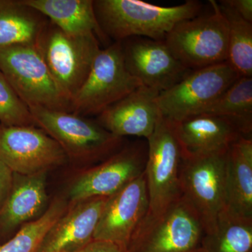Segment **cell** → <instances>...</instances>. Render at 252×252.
<instances>
[{
	"instance_id": "6da1fadb",
	"label": "cell",
	"mask_w": 252,
	"mask_h": 252,
	"mask_svg": "<svg viewBox=\"0 0 252 252\" xmlns=\"http://www.w3.org/2000/svg\"><path fill=\"white\" fill-rule=\"evenodd\" d=\"M96 17L104 35L116 41L131 37L164 41L179 23L200 14L195 0L173 6H160L140 0L94 1Z\"/></svg>"
},
{
	"instance_id": "7a4b0ae2",
	"label": "cell",
	"mask_w": 252,
	"mask_h": 252,
	"mask_svg": "<svg viewBox=\"0 0 252 252\" xmlns=\"http://www.w3.org/2000/svg\"><path fill=\"white\" fill-rule=\"evenodd\" d=\"M29 109L36 126L59 144L68 159L104 160L121 149L123 139L112 135L98 123L72 112L40 107Z\"/></svg>"
},
{
	"instance_id": "3957f363",
	"label": "cell",
	"mask_w": 252,
	"mask_h": 252,
	"mask_svg": "<svg viewBox=\"0 0 252 252\" xmlns=\"http://www.w3.org/2000/svg\"><path fill=\"white\" fill-rule=\"evenodd\" d=\"M0 70L28 107L72 112V103L55 81L37 46L0 47Z\"/></svg>"
},
{
	"instance_id": "277c9868",
	"label": "cell",
	"mask_w": 252,
	"mask_h": 252,
	"mask_svg": "<svg viewBox=\"0 0 252 252\" xmlns=\"http://www.w3.org/2000/svg\"><path fill=\"white\" fill-rule=\"evenodd\" d=\"M210 3L212 13L179 23L164 40L176 59L190 70L226 62L228 59V23L218 2L210 0Z\"/></svg>"
},
{
	"instance_id": "5b68a950",
	"label": "cell",
	"mask_w": 252,
	"mask_h": 252,
	"mask_svg": "<svg viewBox=\"0 0 252 252\" xmlns=\"http://www.w3.org/2000/svg\"><path fill=\"white\" fill-rule=\"evenodd\" d=\"M205 233L198 214L182 196L141 223L127 252H200Z\"/></svg>"
},
{
	"instance_id": "8992f818",
	"label": "cell",
	"mask_w": 252,
	"mask_h": 252,
	"mask_svg": "<svg viewBox=\"0 0 252 252\" xmlns=\"http://www.w3.org/2000/svg\"><path fill=\"white\" fill-rule=\"evenodd\" d=\"M147 140V158L144 171L149 208L143 221L160 215L182 196L180 174L183 152L171 122L161 116L153 133Z\"/></svg>"
},
{
	"instance_id": "52a82bcc",
	"label": "cell",
	"mask_w": 252,
	"mask_h": 252,
	"mask_svg": "<svg viewBox=\"0 0 252 252\" xmlns=\"http://www.w3.org/2000/svg\"><path fill=\"white\" fill-rule=\"evenodd\" d=\"M36 46L56 84L72 103L101 49L98 38L94 34L69 35L51 23Z\"/></svg>"
},
{
	"instance_id": "ba28073f",
	"label": "cell",
	"mask_w": 252,
	"mask_h": 252,
	"mask_svg": "<svg viewBox=\"0 0 252 252\" xmlns=\"http://www.w3.org/2000/svg\"><path fill=\"white\" fill-rule=\"evenodd\" d=\"M127 70L122 41L100 49L90 72L72 99V112L77 115L100 114L142 86Z\"/></svg>"
},
{
	"instance_id": "9c48e42d",
	"label": "cell",
	"mask_w": 252,
	"mask_h": 252,
	"mask_svg": "<svg viewBox=\"0 0 252 252\" xmlns=\"http://www.w3.org/2000/svg\"><path fill=\"white\" fill-rule=\"evenodd\" d=\"M239 77L227 61L190 71L175 85L159 94L160 114L176 123L202 114Z\"/></svg>"
},
{
	"instance_id": "30bf717a",
	"label": "cell",
	"mask_w": 252,
	"mask_h": 252,
	"mask_svg": "<svg viewBox=\"0 0 252 252\" xmlns=\"http://www.w3.org/2000/svg\"><path fill=\"white\" fill-rule=\"evenodd\" d=\"M228 151L185 157L181 167L182 196L195 209L210 233L225 207V165Z\"/></svg>"
},
{
	"instance_id": "8fae6325",
	"label": "cell",
	"mask_w": 252,
	"mask_h": 252,
	"mask_svg": "<svg viewBox=\"0 0 252 252\" xmlns=\"http://www.w3.org/2000/svg\"><path fill=\"white\" fill-rule=\"evenodd\" d=\"M67 159L59 144L40 127L0 125V161L14 173L48 172Z\"/></svg>"
},
{
	"instance_id": "7c38bea8",
	"label": "cell",
	"mask_w": 252,
	"mask_h": 252,
	"mask_svg": "<svg viewBox=\"0 0 252 252\" xmlns=\"http://www.w3.org/2000/svg\"><path fill=\"white\" fill-rule=\"evenodd\" d=\"M147 158V144L137 143L119 149L74 179L69 189V203L114 195L143 173Z\"/></svg>"
},
{
	"instance_id": "4fadbf2b",
	"label": "cell",
	"mask_w": 252,
	"mask_h": 252,
	"mask_svg": "<svg viewBox=\"0 0 252 252\" xmlns=\"http://www.w3.org/2000/svg\"><path fill=\"white\" fill-rule=\"evenodd\" d=\"M148 208L144 171L107 198L94 230V240L112 242L127 250Z\"/></svg>"
},
{
	"instance_id": "5bb4252c",
	"label": "cell",
	"mask_w": 252,
	"mask_h": 252,
	"mask_svg": "<svg viewBox=\"0 0 252 252\" xmlns=\"http://www.w3.org/2000/svg\"><path fill=\"white\" fill-rule=\"evenodd\" d=\"M127 39L125 45L122 43L126 67L145 87L163 92L192 71L176 59L164 41L144 37Z\"/></svg>"
},
{
	"instance_id": "9a60e30c",
	"label": "cell",
	"mask_w": 252,
	"mask_h": 252,
	"mask_svg": "<svg viewBox=\"0 0 252 252\" xmlns=\"http://www.w3.org/2000/svg\"><path fill=\"white\" fill-rule=\"evenodd\" d=\"M160 93L142 86L99 114L98 124L118 137L137 136L148 139L161 117Z\"/></svg>"
},
{
	"instance_id": "2e32d148",
	"label": "cell",
	"mask_w": 252,
	"mask_h": 252,
	"mask_svg": "<svg viewBox=\"0 0 252 252\" xmlns=\"http://www.w3.org/2000/svg\"><path fill=\"white\" fill-rule=\"evenodd\" d=\"M171 124L185 157L225 152L245 137L235 123L214 114H197Z\"/></svg>"
},
{
	"instance_id": "e0dca14e",
	"label": "cell",
	"mask_w": 252,
	"mask_h": 252,
	"mask_svg": "<svg viewBox=\"0 0 252 252\" xmlns=\"http://www.w3.org/2000/svg\"><path fill=\"white\" fill-rule=\"evenodd\" d=\"M107 198L69 203L44 236L37 252H75L92 241Z\"/></svg>"
},
{
	"instance_id": "ac0fdd59",
	"label": "cell",
	"mask_w": 252,
	"mask_h": 252,
	"mask_svg": "<svg viewBox=\"0 0 252 252\" xmlns=\"http://www.w3.org/2000/svg\"><path fill=\"white\" fill-rule=\"evenodd\" d=\"M47 172L32 175L14 173L11 191L0 208V230L9 233L37 220L49 207Z\"/></svg>"
},
{
	"instance_id": "d6986e66",
	"label": "cell",
	"mask_w": 252,
	"mask_h": 252,
	"mask_svg": "<svg viewBox=\"0 0 252 252\" xmlns=\"http://www.w3.org/2000/svg\"><path fill=\"white\" fill-rule=\"evenodd\" d=\"M225 211L252 220V139L242 137L228 149Z\"/></svg>"
},
{
	"instance_id": "ffe728a7",
	"label": "cell",
	"mask_w": 252,
	"mask_h": 252,
	"mask_svg": "<svg viewBox=\"0 0 252 252\" xmlns=\"http://www.w3.org/2000/svg\"><path fill=\"white\" fill-rule=\"evenodd\" d=\"M23 2L47 17L65 34L72 36L94 34L105 39L99 27L92 0H22Z\"/></svg>"
},
{
	"instance_id": "44dd1931",
	"label": "cell",
	"mask_w": 252,
	"mask_h": 252,
	"mask_svg": "<svg viewBox=\"0 0 252 252\" xmlns=\"http://www.w3.org/2000/svg\"><path fill=\"white\" fill-rule=\"evenodd\" d=\"M22 0H0V47L36 45L47 24Z\"/></svg>"
},
{
	"instance_id": "7402d4cb",
	"label": "cell",
	"mask_w": 252,
	"mask_h": 252,
	"mask_svg": "<svg viewBox=\"0 0 252 252\" xmlns=\"http://www.w3.org/2000/svg\"><path fill=\"white\" fill-rule=\"evenodd\" d=\"M202 252H252V220L223 210L215 228L205 234Z\"/></svg>"
},
{
	"instance_id": "603a6c76",
	"label": "cell",
	"mask_w": 252,
	"mask_h": 252,
	"mask_svg": "<svg viewBox=\"0 0 252 252\" xmlns=\"http://www.w3.org/2000/svg\"><path fill=\"white\" fill-rule=\"evenodd\" d=\"M202 114L226 118L241 129L245 137H252V77H239Z\"/></svg>"
},
{
	"instance_id": "cb8c5ba5",
	"label": "cell",
	"mask_w": 252,
	"mask_h": 252,
	"mask_svg": "<svg viewBox=\"0 0 252 252\" xmlns=\"http://www.w3.org/2000/svg\"><path fill=\"white\" fill-rule=\"evenodd\" d=\"M218 4L228 23L227 62L240 77H252V23L240 17L223 1Z\"/></svg>"
},
{
	"instance_id": "d4e9b609",
	"label": "cell",
	"mask_w": 252,
	"mask_h": 252,
	"mask_svg": "<svg viewBox=\"0 0 252 252\" xmlns=\"http://www.w3.org/2000/svg\"><path fill=\"white\" fill-rule=\"evenodd\" d=\"M69 207V202L57 197L37 220L23 225L9 240L0 245V252H37L50 228Z\"/></svg>"
},
{
	"instance_id": "484cf974",
	"label": "cell",
	"mask_w": 252,
	"mask_h": 252,
	"mask_svg": "<svg viewBox=\"0 0 252 252\" xmlns=\"http://www.w3.org/2000/svg\"><path fill=\"white\" fill-rule=\"evenodd\" d=\"M0 125L36 126L29 107L0 70Z\"/></svg>"
},
{
	"instance_id": "4316f807",
	"label": "cell",
	"mask_w": 252,
	"mask_h": 252,
	"mask_svg": "<svg viewBox=\"0 0 252 252\" xmlns=\"http://www.w3.org/2000/svg\"><path fill=\"white\" fill-rule=\"evenodd\" d=\"M14 181V172L0 161V208L11 191Z\"/></svg>"
},
{
	"instance_id": "83f0119b",
	"label": "cell",
	"mask_w": 252,
	"mask_h": 252,
	"mask_svg": "<svg viewBox=\"0 0 252 252\" xmlns=\"http://www.w3.org/2000/svg\"><path fill=\"white\" fill-rule=\"evenodd\" d=\"M75 252H127V250L112 242L93 240Z\"/></svg>"
},
{
	"instance_id": "f1b7e54d",
	"label": "cell",
	"mask_w": 252,
	"mask_h": 252,
	"mask_svg": "<svg viewBox=\"0 0 252 252\" xmlns=\"http://www.w3.org/2000/svg\"><path fill=\"white\" fill-rule=\"evenodd\" d=\"M248 22L252 23V0H222Z\"/></svg>"
},
{
	"instance_id": "f546056e",
	"label": "cell",
	"mask_w": 252,
	"mask_h": 252,
	"mask_svg": "<svg viewBox=\"0 0 252 252\" xmlns=\"http://www.w3.org/2000/svg\"></svg>"
}]
</instances>
